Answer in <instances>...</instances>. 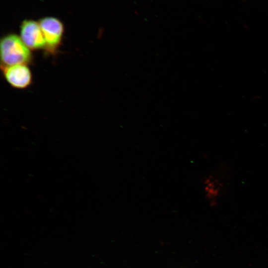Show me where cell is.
Here are the masks:
<instances>
[{
	"instance_id": "6da1fadb",
	"label": "cell",
	"mask_w": 268,
	"mask_h": 268,
	"mask_svg": "<svg viewBox=\"0 0 268 268\" xmlns=\"http://www.w3.org/2000/svg\"><path fill=\"white\" fill-rule=\"evenodd\" d=\"M30 50L18 35L4 36L0 43L1 66L29 64L32 59Z\"/></svg>"
},
{
	"instance_id": "7a4b0ae2",
	"label": "cell",
	"mask_w": 268,
	"mask_h": 268,
	"mask_svg": "<svg viewBox=\"0 0 268 268\" xmlns=\"http://www.w3.org/2000/svg\"><path fill=\"white\" fill-rule=\"evenodd\" d=\"M39 23L46 41L45 49L51 53H55L61 45L63 36L64 27L63 23L53 17L43 18Z\"/></svg>"
},
{
	"instance_id": "3957f363",
	"label": "cell",
	"mask_w": 268,
	"mask_h": 268,
	"mask_svg": "<svg viewBox=\"0 0 268 268\" xmlns=\"http://www.w3.org/2000/svg\"><path fill=\"white\" fill-rule=\"evenodd\" d=\"M203 193L207 202L211 206L219 204L226 191L224 175L215 172L206 175L202 180Z\"/></svg>"
},
{
	"instance_id": "277c9868",
	"label": "cell",
	"mask_w": 268,
	"mask_h": 268,
	"mask_svg": "<svg viewBox=\"0 0 268 268\" xmlns=\"http://www.w3.org/2000/svg\"><path fill=\"white\" fill-rule=\"evenodd\" d=\"M20 29L21 39L31 50L45 49L46 41L39 22L25 20Z\"/></svg>"
},
{
	"instance_id": "5b68a950",
	"label": "cell",
	"mask_w": 268,
	"mask_h": 268,
	"mask_svg": "<svg viewBox=\"0 0 268 268\" xmlns=\"http://www.w3.org/2000/svg\"><path fill=\"white\" fill-rule=\"evenodd\" d=\"M1 68L5 79L13 87L24 89L31 84L32 76L27 65L1 66Z\"/></svg>"
}]
</instances>
